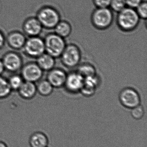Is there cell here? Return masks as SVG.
Wrapping results in <instances>:
<instances>
[{
	"mask_svg": "<svg viewBox=\"0 0 147 147\" xmlns=\"http://www.w3.org/2000/svg\"><path fill=\"white\" fill-rule=\"evenodd\" d=\"M141 18L135 9L127 7L118 13L117 24L120 29L124 32L133 31L138 27Z\"/></svg>",
	"mask_w": 147,
	"mask_h": 147,
	"instance_id": "obj_1",
	"label": "cell"
},
{
	"mask_svg": "<svg viewBox=\"0 0 147 147\" xmlns=\"http://www.w3.org/2000/svg\"><path fill=\"white\" fill-rule=\"evenodd\" d=\"M44 40L45 53L55 59L59 58L66 45L64 38L51 33L46 35Z\"/></svg>",
	"mask_w": 147,
	"mask_h": 147,
	"instance_id": "obj_2",
	"label": "cell"
},
{
	"mask_svg": "<svg viewBox=\"0 0 147 147\" xmlns=\"http://www.w3.org/2000/svg\"><path fill=\"white\" fill-rule=\"evenodd\" d=\"M114 19L113 11L109 8H97L91 15V22L97 29L104 30L111 26Z\"/></svg>",
	"mask_w": 147,
	"mask_h": 147,
	"instance_id": "obj_3",
	"label": "cell"
},
{
	"mask_svg": "<svg viewBox=\"0 0 147 147\" xmlns=\"http://www.w3.org/2000/svg\"><path fill=\"white\" fill-rule=\"evenodd\" d=\"M22 50L27 57L36 59L45 52L44 38L39 36L28 37Z\"/></svg>",
	"mask_w": 147,
	"mask_h": 147,
	"instance_id": "obj_4",
	"label": "cell"
},
{
	"mask_svg": "<svg viewBox=\"0 0 147 147\" xmlns=\"http://www.w3.org/2000/svg\"><path fill=\"white\" fill-rule=\"evenodd\" d=\"M81 52L79 47L73 44L66 45L60 57L64 65L72 68L78 66L81 61Z\"/></svg>",
	"mask_w": 147,
	"mask_h": 147,
	"instance_id": "obj_5",
	"label": "cell"
},
{
	"mask_svg": "<svg viewBox=\"0 0 147 147\" xmlns=\"http://www.w3.org/2000/svg\"><path fill=\"white\" fill-rule=\"evenodd\" d=\"M1 60L5 71L11 74L20 71L24 64L21 55L15 51H9L4 53Z\"/></svg>",
	"mask_w": 147,
	"mask_h": 147,
	"instance_id": "obj_6",
	"label": "cell"
},
{
	"mask_svg": "<svg viewBox=\"0 0 147 147\" xmlns=\"http://www.w3.org/2000/svg\"><path fill=\"white\" fill-rule=\"evenodd\" d=\"M20 72L24 81L36 84L42 79L44 71L36 62H29L23 65Z\"/></svg>",
	"mask_w": 147,
	"mask_h": 147,
	"instance_id": "obj_7",
	"label": "cell"
},
{
	"mask_svg": "<svg viewBox=\"0 0 147 147\" xmlns=\"http://www.w3.org/2000/svg\"><path fill=\"white\" fill-rule=\"evenodd\" d=\"M38 20L43 27L47 29H53L61 20L60 14L56 9L52 8L46 7L40 11Z\"/></svg>",
	"mask_w": 147,
	"mask_h": 147,
	"instance_id": "obj_8",
	"label": "cell"
},
{
	"mask_svg": "<svg viewBox=\"0 0 147 147\" xmlns=\"http://www.w3.org/2000/svg\"><path fill=\"white\" fill-rule=\"evenodd\" d=\"M119 99L125 108L132 109L140 105L141 98L138 92L131 87H126L119 94Z\"/></svg>",
	"mask_w": 147,
	"mask_h": 147,
	"instance_id": "obj_9",
	"label": "cell"
},
{
	"mask_svg": "<svg viewBox=\"0 0 147 147\" xmlns=\"http://www.w3.org/2000/svg\"><path fill=\"white\" fill-rule=\"evenodd\" d=\"M84 82V78L77 71H72L67 74L64 86L69 92L77 93L80 92Z\"/></svg>",
	"mask_w": 147,
	"mask_h": 147,
	"instance_id": "obj_10",
	"label": "cell"
},
{
	"mask_svg": "<svg viewBox=\"0 0 147 147\" xmlns=\"http://www.w3.org/2000/svg\"><path fill=\"white\" fill-rule=\"evenodd\" d=\"M47 72L46 79L54 88H60L64 86L67 74L64 70L54 67Z\"/></svg>",
	"mask_w": 147,
	"mask_h": 147,
	"instance_id": "obj_11",
	"label": "cell"
},
{
	"mask_svg": "<svg viewBox=\"0 0 147 147\" xmlns=\"http://www.w3.org/2000/svg\"><path fill=\"white\" fill-rule=\"evenodd\" d=\"M26 39V35L23 33L13 31L6 36V43L11 49L19 51L22 49Z\"/></svg>",
	"mask_w": 147,
	"mask_h": 147,
	"instance_id": "obj_12",
	"label": "cell"
},
{
	"mask_svg": "<svg viewBox=\"0 0 147 147\" xmlns=\"http://www.w3.org/2000/svg\"><path fill=\"white\" fill-rule=\"evenodd\" d=\"M43 26L38 19L32 18L26 21L23 25L24 34L28 37L39 36L42 31Z\"/></svg>",
	"mask_w": 147,
	"mask_h": 147,
	"instance_id": "obj_13",
	"label": "cell"
},
{
	"mask_svg": "<svg viewBox=\"0 0 147 147\" xmlns=\"http://www.w3.org/2000/svg\"><path fill=\"white\" fill-rule=\"evenodd\" d=\"M17 92L22 99L31 100L34 98L37 94L36 83L24 81Z\"/></svg>",
	"mask_w": 147,
	"mask_h": 147,
	"instance_id": "obj_14",
	"label": "cell"
},
{
	"mask_svg": "<svg viewBox=\"0 0 147 147\" xmlns=\"http://www.w3.org/2000/svg\"><path fill=\"white\" fill-rule=\"evenodd\" d=\"M49 142L48 136L42 131L34 132L28 139L30 147H48Z\"/></svg>",
	"mask_w": 147,
	"mask_h": 147,
	"instance_id": "obj_15",
	"label": "cell"
},
{
	"mask_svg": "<svg viewBox=\"0 0 147 147\" xmlns=\"http://www.w3.org/2000/svg\"><path fill=\"white\" fill-rule=\"evenodd\" d=\"M99 78L97 75L84 79V82L80 92L86 96H92L99 85Z\"/></svg>",
	"mask_w": 147,
	"mask_h": 147,
	"instance_id": "obj_16",
	"label": "cell"
},
{
	"mask_svg": "<svg viewBox=\"0 0 147 147\" xmlns=\"http://www.w3.org/2000/svg\"><path fill=\"white\" fill-rule=\"evenodd\" d=\"M36 63L44 71H48L55 67V58L45 52L36 59Z\"/></svg>",
	"mask_w": 147,
	"mask_h": 147,
	"instance_id": "obj_17",
	"label": "cell"
},
{
	"mask_svg": "<svg viewBox=\"0 0 147 147\" xmlns=\"http://www.w3.org/2000/svg\"><path fill=\"white\" fill-rule=\"evenodd\" d=\"M54 29L55 33L65 38L71 33L72 28L70 22L66 20H60Z\"/></svg>",
	"mask_w": 147,
	"mask_h": 147,
	"instance_id": "obj_18",
	"label": "cell"
},
{
	"mask_svg": "<svg viewBox=\"0 0 147 147\" xmlns=\"http://www.w3.org/2000/svg\"><path fill=\"white\" fill-rule=\"evenodd\" d=\"M36 84L37 93L42 96H48L52 93L54 88L46 79H42Z\"/></svg>",
	"mask_w": 147,
	"mask_h": 147,
	"instance_id": "obj_19",
	"label": "cell"
},
{
	"mask_svg": "<svg viewBox=\"0 0 147 147\" xmlns=\"http://www.w3.org/2000/svg\"><path fill=\"white\" fill-rule=\"evenodd\" d=\"M77 71L84 79L96 75V68L92 65L84 63L79 65Z\"/></svg>",
	"mask_w": 147,
	"mask_h": 147,
	"instance_id": "obj_20",
	"label": "cell"
},
{
	"mask_svg": "<svg viewBox=\"0 0 147 147\" xmlns=\"http://www.w3.org/2000/svg\"><path fill=\"white\" fill-rule=\"evenodd\" d=\"M7 80L13 92H17L24 82V79L20 74L17 73H12L8 78Z\"/></svg>",
	"mask_w": 147,
	"mask_h": 147,
	"instance_id": "obj_21",
	"label": "cell"
},
{
	"mask_svg": "<svg viewBox=\"0 0 147 147\" xmlns=\"http://www.w3.org/2000/svg\"><path fill=\"white\" fill-rule=\"evenodd\" d=\"M12 92L9 84L7 78L2 75L0 76V100L8 97Z\"/></svg>",
	"mask_w": 147,
	"mask_h": 147,
	"instance_id": "obj_22",
	"label": "cell"
},
{
	"mask_svg": "<svg viewBox=\"0 0 147 147\" xmlns=\"http://www.w3.org/2000/svg\"><path fill=\"white\" fill-rule=\"evenodd\" d=\"M127 7L125 0H111L110 3V9L118 13Z\"/></svg>",
	"mask_w": 147,
	"mask_h": 147,
	"instance_id": "obj_23",
	"label": "cell"
},
{
	"mask_svg": "<svg viewBox=\"0 0 147 147\" xmlns=\"http://www.w3.org/2000/svg\"><path fill=\"white\" fill-rule=\"evenodd\" d=\"M145 111L141 105L131 109V115L135 120H140L144 116Z\"/></svg>",
	"mask_w": 147,
	"mask_h": 147,
	"instance_id": "obj_24",
	"label": "cell"
},
{
	"mask_svg": "<svg viewBox=\"0 0 147 147\" xmlns=\"http://www.w3.org/2000/svg\"><path fill=\"white\" fill-rule=\"evenodd\" d=\"M135 9L141 19L146 20L147 18V3L146 1H142Z\"/></svg>",
	"mask_w": 147,
	"mask_h": 147,
	"instance_id": "obj_25",
	"label": "cell"
},
{
	"mask_svg": "<svg viewBox=\"0 0 147 147\" xmlns=\"http://www.w3.org/2000/svg\"><path fill=\"white\" fill-rule=\"evenodd\" d=\"M111 0H93L94 4L97 8H109Z\"/></svg>",
	"mask_w": 147,
	"mask_h": 147,
	"instance_id": "obj_26",
	"label": "cell"
},
{
	"mask_svg": "<svg viewBox=\"0 0 147 147\" xmlns=\"http://www.w3.org/2000/svg\"><path fill=\"white\" fill-rule=\"evenodd\" d=\"M127 7L135 9L142 1L143 0H125Z\"/></svg>",
	"mask_w": 147,
	"mask_h": 147,
	"instance_id": "obj_27",
	"label": "cell"
},
{
	"mask_svg": "<svg viewBox=\"0 0 147 147\" xmlns=\"http://www.w3.org/2000/svg\"><path fill=\"white\" fill-rule=\"evenodd\" d=\"M6 44V36L0 30V50L3 49Z\"/></svg>",
	"mask_w": 147,
	"mask_h": 147,
	"instance_id": "obj_28",
	"label": "cell"
},
{
	"mask_svg": "<svg viewBox=\"0 0 147 147\" xmlns=\"http://www.w3.org/2000/svg\"><path fill=\"white\" fill-rule=\"evenodd\" d=\"M5 71V68L1 59H0V76H1Z\"/></svg>",
	"mask_w": 147,
	"mask_h": 147,
	"instance_id": "obj_29",
	"label": "cell"
},
{
	"mask_svg": "<svg viewBox=\"0 0 147 147\" xmlns=\"http://www.w3.org/2000/svg\"><path fill=\"white\" fill-rule=\"evenodd\" d=\"M0 147H8L6 142L0 140Z\"/></svg>",
	"mask_w": 147,
	"mask_h": 147,
	"instance_id": "obj_30",
	"label": "cell"
},
{
	"mask_svg": "<svg viewBox=\"0 0 147 147\" xmlns=\"http://www.w3.org/2000/svg\"></svg>",
	"mask_w": 147,
	"mask_h": 147,
	"instance_id": "obj_31",
	"label": "cell"
}]
</instances>
